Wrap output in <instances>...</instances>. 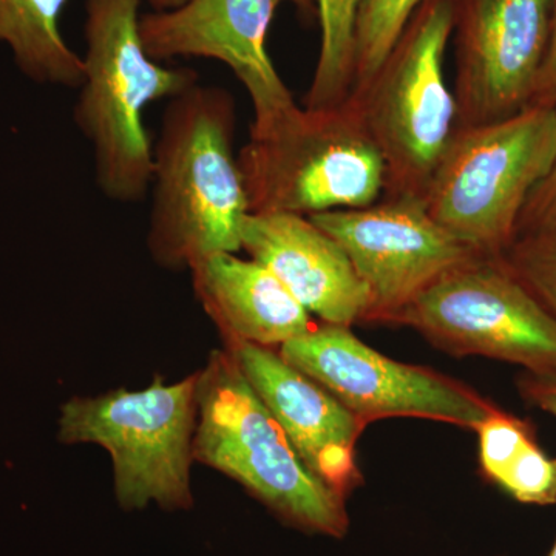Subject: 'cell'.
I'll use <instances>...</instances> for the list:
<instances>
[{
    "label": "cell",
    "instance_id": "1",
    "mask_svg": "<svg viewBox=\"0 0 556 556\" xmlns=\"http://www.w3.org/2000/svg\"><path fill=\"white\" fill-rule=\"evenodd\" d=\"M236 101L197 83L167 102L152 148L148 249L178 270L219 252H239L251 214L233 150Z\"/></svg>",
    "mask_w": 556,
    "mask_h": 556
},
{
    "label": "cell",
    "instance_id": "2",
    "mask_svg": "<svg viewBox=\"0 0 556 556\" xmlns=\"http://www.w3.org/2000/svg\"><path fill=\"white\" fill-rule=\"evenodd\" d=\"M142 0H86L84 79L73 110L91 146L94 185L115 203L144 200L152 182V148L142 113L172 100L199 73L152 60L139 33Z\"/></svg>",
    "mask_w": 556,
    "mask_h": 556
},
{
    "label": "cell",
    "instance_id": "3",
    "mask_svg": "<svg viewBox=\"0 0 556 556\" xmlns=\"http://www.w3.org/2000/svg\"><path fill=\"white\" fill-rule=\"evenodd\" d=\"M193 459L239 482L285 525L348 535L346 497L311 473L226 348L199 371Z\"/></svg>",
    "mask_w": 556,
    "mask_h": 556
},
{
    "label": "cell",
    "instance_id": "4",
    "mask_svg": "<svg viewBox=\"0 0 556 556\" xmlns=\"http://www.w3.org/2000/svg\"><path fill=\"white\" fill-rule=\"evenodd\" d=\"M249 208L302 217L368 206L387 189L386 161L348 97L328 108H292L239 152Z\"/></svg>",
    "mask_w": 556,
    "mask_h": 556
},
{
    "label": "cell",
    "instance_id": "5",
    "mask_svg": "<svg viewBox=\"0 0 556 556\" xmlns=\"http://www.w3.org/2000/svg\"><path fill=\"white\" fill-rule=\"evenodd\" d=\"M556 159V109L457 127L424 203L434 222L475 254L497 257L517 239L527 201Z\"/></svg>",
    "mask_w": 556,
    "mask_h": 556
},
{
    "label": "cell",
    "instance_id": "6",
    "mask_svg": "<svg viewBox=\"0 0 556 556\" xmlns=\"http://www.w3.org/2000/svg\"><path fill=\"white\" fill-rule=\"evenodd\" d=\"M455 0H426L371 79L350 97L386 161L383 195H426L457 129V108L445 79V51Z\"/></svg>",
    "mask_w": 556,
    "mask_h": 556
},
{
    "label": "cell",
    "instance_id": "7",
    "mask_svg": "<svg viewBox=\"0 0 556 556\" xmlns=\"http://www.w3.org/2000/svg\"><path fill=\"white\" fill-rule=\"evenodd\" d=\"M199 371L175 383L160 376L144 390L73 397L61 409L64 444L100 445L112 457L124 510L150 503L166 510L192 506L190 466L197 427Z\"/></svg>",
    "mask_w": 556,
    "mask_h": 556
},
{
    "label": "cell",
    "instance_id": "8",
    "mask_svg": "<svg viewBox=\"0 0 556 556\" xmlns=\"http://www.w3.org/2000/svg\"><path fill=\"white\" fill-rule=\"evenodd\" d=\"M394 325L455 357L482 356L556 375V320L501 258L473 255L442 274Z\"/></svg>",
    "mask_w": 556,
    "mask_h": 556
},
{
    "label": "cell",
    "instance_id": "9",
    "mask_svg": "<svg viewBox=\"0 0 556 556\" xmlns=\"http://www.w3.org/2000/svg\"><path fill=\"white\" fill-rule=\"evenodd\" d=\"M278 353L327 388L365 426L388 417H420L475 430L497 408L437 369L383 356L348 327L314 325Z\"/></svg>",
    "mask_w": 556,
    "mask_h": 556
},
{
    "label": "cell",
    "instance_id": "10",
    "mask_svg": "<svg viewBox=\"0 0 556 556\" xmlns=\"http://www.w3.org/2000/svg\"><path fill=\"white\" fill-rule=\"evenodd\" d=\"M346 252L368 295V324H394L442 274L473 257L416 197H388L368 206L309 217Z\"/></svg>",
    "mask_w": 556,
    "mask_h": 556
},
{
    "label": "cell",
    "instance_id": "11",
    "mask_svg": "<svg viewBox=\"0 0 556 556\" xmlns=\"http://www.w3.org/2000/svg\"><path fill=\"white\" fill-rule=\"evenodd\" d=\"M551 11L552 0H455L457 127L497 123L529 108Z\"/></svg>",
    "mask_w": 556,
    "mask_h": 556
},
{
    "label": "cell",
    "instance_id": "12",
    "mask_svg": "<svg viewBox=\"0 0 556 556\" xmlns=\"http://www.w3.org/2000/svg\"><path fill=\"white\" fill-rule=\"evenodd\" d=\"M283 3L316 10V0H188L174 10L141 14L139 33L152 60L204 58L225 64L251 98V130H262L298 105L266 50Z\"/></svg>",
    "mask_w": 556,
    "mask_h": 556
},
{
    "label": "cell",
    "instance_id": "13",
    "mask_svg": "<svg viewBox=\"0 0 556 556\" xmlns=\"http://www.w3.org/2000/svg\"><path fill=\"white\" fill-rule=\"evenodd\" d=\"M225 348L311 473L348 500L362 484L356 445L367 426L278 350L239 340Z\"/></svg>",
    "mask_w": 556,
    "mask_h": 556
},
{
    "label": "cell",
    "instance_id": "14",
    "mask_svg": "<svg viewBox=\"0 0 556 556\" xmlns=\"http://www.w3.org/2000/svg\"><path fill=\"white\" fill-rule=\"evenodd\" d=\"M241 249L324 324L351 328L367 318V291L346 252L309 217L251 212Z\"/></svg>",
    "mask_w": 556,
    "mask_h": 556
},
{
    "label": "cell",
    "instance_id": "15",
    "mask_svg": "<svg viewBox=\"0 0 556 556\" xmlns=\"http://www.w3.org/2000/svg\"><path fill=\"white\" fill-rule=\"evenodd\" d=\"M193 289L225 342L281 346L314 327L311 314L262 263L219 252L190 268Z\"/></svg>",
    "mask_w": 556,
    "mask_h": 556
},
{
    "label": "cell",
    "instance_id": "16",
    "mask_svg": "<svg viewBox=\"0 0 556 556\" xmlns=\"http://www.w3.org/2000/svg\"><path fill=\"white\" fill-rule=\"evenodd\" d=\"M67 0H0V43L13 51L25 76L39 84L79 89L84 62L61 31Z\"/></svg>",
    "mask_w": 556,
    "mask_h": 556
},
{
    "label": "cell",
    "instance_id": "17",
    "mask_svg": "<svg viewBox=\"0 0 556 556\" xmlns=\"http://www.w3.org/2000/svg\"><path fill=\"white\" fill-rule=\"evenodd\" d=\"M362 3L364 0H316L320 50L303 108H328L350 97Z\"/></svg>",
    "mask_w": 556,
    "mask_h": 556
},
{
    "label": "cell",
    "instance_id": "18",
    "mask_svg": "<svg viewBox=\"0 0 556 556\" xmlns=\"http://www.w3.org/2000/svg\"><path fill=\"white\" fill-rule=\"evenodd\" d=\"M424 2L426 0H364L357 20L351 91L375 76Z\"/></svg>",
    "mask_w": 556,
    "mask_h": 556
},
{
    "label": "cell",
    "instance_id": "19",
    "mask_svg": "<svg viewBox=\"0 0 556 556\" xmlns=\"http://www.w3.org/2000/svg\"><path fill=\"white\" fill-rule=\"evenodd\" d=\"M501 258L556 320V230L518 236Z\"/></svg>",
    "mask_w": 556,
    "mask_h": 556
},
{
    "label": "cell",
    "instance_id": "20",
    "mask_svg": "<svg viewBox=\"0 0 556 556\" xmlns=\"http://www.w3.org/2000/svg\"><path fill=\"white\" fill-rule=\"evenodd\" d=\"M495 484L518 503L552 506L556 504V457L533 439L508 460Z\"/></svg>",
    "mask_w": 556,
    "mask_h": 556
},
{
    "label": "cell",
    "instance_id": "21",
    "mask_svg": "<svg viewBox=\"0 0 556 556\" xmlns=\"http://www.w3.org/2000/svg\"><path fill=\"white\" fill-rule=\"evenodd\" d=\"M556 230V159L547 177L533 190L518 223V236Z\"/></svg>",
    "mask_w": 556,
    "mask_h": 556
},
{
    "label": "cell",
    "instance_id": "22",
    "mask_svg": "<svg viewBox=\"0 0 556 556\" xmlns=\"http://www.w3.org/2000/svg\"><path fill=\"white\" fill-rule=\"evenodd\" d=\"M529 108L556 109V0H552L546 50L536 75Z\"/></svg>",
    "mask_w": 556,
    "mask_h": 556
},
{
    "label": "cell",
    "instance_id": "23",
    "mask_svg": "<svg viewBox=\"0 0 556 556\" xmlns=\"http://www.w3.org/2000/svg\"><path fill=\"white\" fill-rule=\"evenodd\" d=\"M517 387L526 402L556 417V375L525 371L519 376Z\"/></svg>",
    "mask_w": 556,
    "mask_h": 556
},
{
    "label": "cell",
    "instance_id": "24",
    "mask_svg": "<svg viewBox=\"0 0 556 556\" xmlns=\"http://www.w3.org/2000/svg\"><path fill=\"white\" fill-rule=\"evenodd\" d=\"M148 2L152 11H167L177 9V7L182 5L188 0H148Z\"/></svg>",
    "mask_w": 556,
    "mask_h": 556
},
{
    "label": "cell",
    "instance_id": "25",
    "mask_svg": "<svg viewBox=\"0 0 556 556\" xmlns=\"http://www.w3.org/2000/svg\"><path fill=\"white\" fill-rule=\"evenodd\" d=\"M548 556H556V541H555L554 547H552L551 555H548Z\"/></svg>",
    "mask_w": 556,
    "mask_h": 556
}]
</instances>
